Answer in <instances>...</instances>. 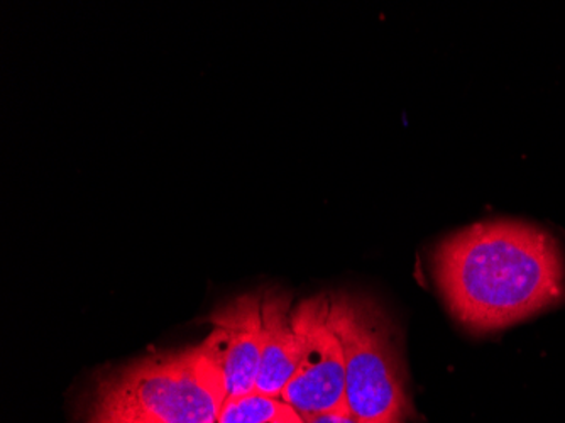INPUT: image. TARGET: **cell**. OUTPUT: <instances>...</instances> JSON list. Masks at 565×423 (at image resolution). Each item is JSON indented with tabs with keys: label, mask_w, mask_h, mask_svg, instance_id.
<instances>
[{
	"label": "cell",
	"mask_w": 565,
	"mask_h": 423,
	"mask_svg": "<svg viewBox=\"0 0 565 423\" xmlns=\"http://www.w3.org/2000/svg\"><path fill=\"white\" fill-rule=\"evenodd\" d=\"M434 273L450 314L476 334L515 326L565 295L561 246L525 222H479L454 232L435 250Z\"/></svg>",
	"instance_id": "1"
},
{
	"label": "cell",
	"mask_w": 565,
	"mask_h": 423,
	"mask_svg": "<svg viewBox=\"0 0 565 423\" xmlns=\"http://www.w3.org/2000/svg\"><path fill=\"white\" fill-rule=\"evenodd\" d=\"M225 391L200 346L154 352L97 381L92 409L135 423H218Z\"/></svg>",
	"instance_id": "2"
},
{
	"label": "cell",
	"mask_w": 565,
	"mask_h": 423,
	"mask_svg": "<svg viewBox=\"0 0 565 423\" xmlns=\"http://www.w3.org/2000/svg\"><path fill=\"white\" fill-rule=\"evenodd\" d=\"M330 324L345 361V406L371 423H405V373L392 320L376 302L359 295H330Z\"/></svg>",
	"instance_id": "3"
},
{
	"label": "cell",
	"mask_w": 565,
	"mask_h": 423,
	"mask_svg": "<svg viewBox=\"0 0 565 423\" xmlns=\"http://www.w3.org/2000/svg\"><path fill=\"white\" fill-rule=\"evenodd\" d=\"M303 420L345 406V361L342 343L330 324V295L308 298L307 342L287 387L279 394Z\"/></svg>",
	"instance_id": "4"
},
{
	"label": "cell",
	"mask_w": 565,
	"mask_h": 423,
	"mask_svg": "<svg viewBox=\"0 0 565 423\" xmlns=\"http://www.w3.org/2000/svg\"><path fill=\"white\" fill-rule=\"evenodd\" d=\"M211 330L199 343L214 366L225 402L256 393L263 343V294L250 292L225 302L209 317Z\"/></svg>",
	"instance_id": "5"
},
{
	"label": "cell",
	"mask_w": 565,
	"mask_h": 423,
	"mask_svg": "<svg viewBox=\"0 0 565 423\" xmlns=\"http://www.w3.org/2000/svg\"><path fill=\"white\" fill-rule=\"evenodd\" d=\"M308 300L279 289L263 292V343L256 393L279 396L297 371L307 342Z\"/></svg>",
	"instance_id": "6"
},
{
	"label": "cell",
	"mask_w": 565,
	"mask_h": 423,
	"mask_svg": "<svg viewBox=\"0 0 565 423\" xmlns=\"http://www.w3.org/2000/svg\"><path fill=\"white\" fill-rule=\"evenodd\" d=\"M218 423H305L303 416L279 396L250 393L222 406Z\"/></svg>",
	"instance_id": "7"
},
{
	"label": "cell",
	"mask_w": 565,
	"mask_h": 423,
	"mask_svg": "<svg viewBox=\"0 0 565 423\" xmlns=\"http://www.w3.org/2000/svg\"><path fill=\"white\" fill-rule=\"evenodd\" d=\"M305 423H371L363 422V420L355 419L349 412H330L323 415L312 416V419L305 420Z\"/></svg>",
	"instance_id": "8"
},
{
	"label": "cell",
	"mask_w": 565,
	"mask_h": 423,
	"mask_svg": "<svg viewBox=\"0 0 565 423\" xmlns=\"http://www.w3.org/2000/svg\"><path fill=\"white\" fill-rule=\"evenodd\" d=\"M87 423H135L129 420L119 419V416L109 415V413L98 412L90 409V419Z\"/></svg>",
	"instance_id": "9"
}]
</instances>
